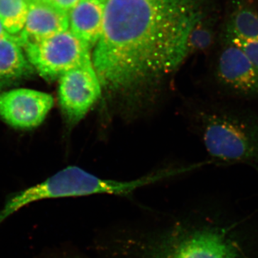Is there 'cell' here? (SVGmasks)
<instances>
[{"mask_svg": "<svg viewBox=\"0 0 258 258\" xmlns=\"http://www.w3.org/2000/svg\"><path fill=\"white\" fill-rule=\"evenodd\" d=\"M35 74L16 36L0 39V92L28 81Z\"/></svg>", "mask_w": 258, "mask_h": 258, "instance_id": "30bf717a", "label": "cell"}, {"mask_svg": "<svg viewBox=\"0 0 258 258\" xmlns=\"http://www.w3.org/2000/svg\"><path fill=\"white\" fill-rule=\"evenodd\" d=\"M53 106L54 98L50 93L28 88L0 92V118L13 128L38 126Z\"/></svg>", "mask_w": 258, "mask_h": 258, "instance_id": "ba28073f", "label": "cell"}, {"mask_svg": "<svg viewBox=\"0 0 258 258\" xmlns=\"http://www.w3.org/2000/svg\"><path fill=\"white\" fill-rule=\"evenodd\" d=\"M232 37L255 40L258 39V13L242 4L232 8L224 30L223 39Z\"/></svg>", "mask_w": 258, "mask_h": 258, "instance_id": "7c38bea8", "label": "cell"}, {"mask_svg": "<svg viewBox=\"0 0 258 258\" xmlns=\"http://www.w3.org/2000/svg\"><path fill=\"white\" fill-rule=\"evenodd\" d=\"M223 40L230 42L236 46L240 47L258 69V39L249 40L240 37H232L230 39H223Z\"/></svg>", "mask_w": 258, "mask_h": 258, "instance_id": "9a60e30c", "label": "cell"}, {"mask_svg": "<svg viewBox=\"0 0 258 258\" xmlns=\"http://www.w3.org/2000/svg\"><path fill=\"white\" fill-rule=\"evenodd\" d=\"M106 0H80L69 14V30L90 49L101 35Z\"/></svg>", "mask_w": 258, "mask_h": 258, "instance_id": "8fae6325", "label": "cell"}, {"mask_svg": "<svg viewBox=\"0 0 258 258\" xmlns=\"http://www.w3.org/2000/svg\"><path fill=\"white\" fill-rule=\"evenodd\" d=\"M163 258H258V208L230 204L215 220L178 237Z\"/></svg>", "mask_w": 258, "mask_h": 258, "instance_id": "3957f363", "label": "cell"}, {"mask_svg": "<svg viewBox=\"0 0 258 258\" xmlns=\"http://www.w3.org/2000/svg\"><path fill=\"white\" fill-rule=\"evenodd\" d=\"M14 37V36H13V35H10V34L8 33V32H7L6 30H5V28H3V25H2V24L0 23V39L5 38V37Z\"/></svg>", "mask_w": 258, "mask_h": 258, "instance_id": "e0dca14e", "label": "cell"}, {"mask_svg": "<svg viewBox=\"0 0 258 258\" xmlns=\"http://www.w3.org/2000/svg\"><path fill=\"white\" fill-rule=\"evenodd\" d=\"M32 1V0H28V2ZM39 1L47 2L48 0H39Z\"/></svg>", "mask_w": 258, "mask_h": 258, "instance_id": "ac0fdd59", "label": "cell"}, {"mask_svg": "<svg viewBox=\"0 0 258 258\" xmlns=\"http://www.w3.org/2000/svg\"><path fill=\"white\" fill-rule=\"evenodd\" d=\"M216 17L210 14L198 20L189 32L186 42L188 56L207 52L215 40Z\"/></svg>", "mask_w": 258, "mask_h": 258, "instance_id": "4fadbf2b", "label": "cell"}, {"mask_svg": "<svg viewBox=\"0 0 258 258\" xmlns=\"http://www.w3.org/2000/svg\"><path fill=\"white\" fill-rule=\"evenodd\" d=\"M195 132L213 161L242 164L258 173V115L250 110L199 103L191 112Z\"/></svg>", "mask_w": 258, "mask_h": 258, "instance_id": "7a4b0ae2", "label": "cell"}, {"mask_svg": "<svg viewBox=\"0 0 258 258\" xmlns=\"http://www.w3.org/2000/svg\"><path fill=\"white\" fill-rule=\"evenodd\" d=\"M115 180L94 175L79 166H71L40 183L11 195L0 210V225L27 205L49 199L78 198L96 195H114Z\"/></svg>", "mask_w": 258, "mask_h": 258, "instance_id": "277c9868", "label": "cell"}, {"mask_svg": "<svg viewBox=\"0 0 258 258\" xmlns=\"http://www.w3.org/2000/svg\"><path fill=\"white\" fill-rule=\"evenodd\" d=\"M28 16L23 31L16 37L22 47L41 41L69 29V14L48 2H28Z\"/></svg>", "mask_w": 258, "mask_h": 258, "instance_id": "9c48e42d", "label": "cell"}, {"mask_svg": "<svg viewBox=\"0 0 258 258\" xmlns=\"http://www.w3.org/2000/svg\"><path fill=\"white\" fill-rule=\"evenodd\" d=\"M80 0H48V3L55 6L61 11L69 14L76 5L79 3Z\"/></svg>", "mask_w": 258, "mask_h": 258, "instance_id": "2e32d148", "label": "cell"}, {"mask_svg": "<svg viewBox=\"0 0 258 258\" xmlns=\"http://www.w3.org/2000/svg\"><path fill=\"white\" fill-rule=\"evenodd\" d=\"M22 47L36 74L47 82L59 80L91 57V49L69 29Z\"/></svg>", "mask_w": 258, "mask_h": 258, "instance_id": "5b68a950", "label": "cell"}, {"mask_svg": "<svg viewBox=\"0 0 258 258\" xmlns=\"http://www.w3.org/2000/svg\"><path fill=\"white\" fill-rule=\"evenodd\" d=\"M212 78L226 94L242 99L258 98V69L240 47L230 42L223 40Z\"/></svg>", "mask_w": 258, "mask_h": 258, "instance_id": "52a82bcc", "label": "cell"}, {"mask_svg": "<svg viewBox=\"0 0 258 258\" xmlns=\"http://www.w3.org/2000/svg\"><path fill=\"white\" fill-rule=\"evenodd\" d=\"M212 0H106L91 57L107 109L132 118L154 106L185 58Z\"/></svg>", "mask_w": 258, "mask_h": 258, "instance_id": "6da1fadb", "label": "cell"}, {"mask_svg": "<svg viewBox=\"0 0 258 258\" xmlns=\"http://www.w3.org/2000/svg\"><path fill=\"white\" fill-rule=\"evenodd\" d=\"M58 82L61 113L68 126H75L102 98L101 84L92 57L62 75Z\"/></svg>", "mask_w": 258, "mask_h": 258, "instance_id": "8992f818", "label": "cell"}, {"mask_svg": "<svg viewBox=\"0 0 258 258\" xmlns=\"http://www.w3.org/2000/svg\"><path fill=\"white\" fill-rule=\"evenodd\" d=\"M28 0H0V23L10 35L23 31L28 13Z\"/></svg>", "mask_w": 258, "mask_h": 258, "instance_id": "5bb4252c", "label": "cell"}]
</instances>
